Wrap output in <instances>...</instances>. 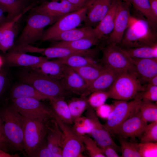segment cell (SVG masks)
Returning <instances> with one entry per match:
<instances>
[{
  "mask_svg": "<svg viewBox=\"0 0 157 157\" xmlns=\"http://www.w3.org/2000/svg\"><path fill=\"white\" fill-rule=\"evenodd\" d=\"M157 44L156 28L145 18L131 16L129 25L119 44L129 49Z\"/></svg>",
  "mask_w": 157,
  "mask_h": 157,
  "instance_id": "6da1fadb",
  "label": "cell"
},
{
  "mask_svg": "<svg viewBox=\"0 0 157 157\" xmlns=\"http://www.w3.org/2000/svg\"><path fill=\"white\" fill-rule=\"evenodd\" d=\"M0 111L3 131L8 144L15 151H24L23 117L11 105Z\"/></svg>",
  "mask_w": 157,
  "mask_h": 157,
  "instance_id": "7a4b0ae2",
  "label": "cell"
},
{
  "mask_svg": "<svg viewBox=\"0 0 157 157\" xmlns=\"http://www.w3.org/2000/svg\"><path fill=\"white\" fill-rule=\"evenodd\" d=\"M145 86L142 85L136 75L123 72L118 74L107 91L109 98L128 101L141 99Z\"/></svg>",
  "mask_w": 157,
  "mask_h": 157,
  "instance_id": "3957f363",
  "label": "cell"
},
{
  "mask_svg": "<svg viewBox=\"0 0 157 157\" xmlns=\"http://www.w3.org/2000/svg\"><path fill=\"white\" fill-rule=\"evenodd\" d=\"M28 17L26 25L19 37L15 46L29 45L41 40L44 28L60 18L34 11Z\"/></svg>",
  "mask_w": 157,
  "mask_h": 157,
  "instance_id": "277c9868",
  "label": "cell"
},
{
  "mask_svg": "<svg viewBox=\"0 0 157 157\" xmlns=\"http://www.w3.org/2000/svg\"><path fill=\"white\" fill-rule=\"evenodd\" d=\"M20 79L23 83L33 87L49 99L65 95L66 90L60 81L34 70L22 74Z\"/></svg>",
  "mask_w": 157,
  "mask_h": 157,
  "instance_id": "5b68a950",
  "label": "cell"
},
{
  "mask_svg": "<svg viewBox=\"0 0 157 157\" xmlns=\"http://www.w3.org/2000/svg\"><path fill=\"white\" fill-rule=\"evenodd\" d=\"M100 48L102 53L101 60L102 66L104 68L118 74L129 72L137 76L135 67L129 57L118 45L107 44L105 47Z\"/></svg>",
  "mask_w": 157,
  "mask_h": 157,
  "instance_id": "8992f818",
  "label": "cell"
},
{
  "mask_svg": "<svg viewBox=\"0 0 157 157\" xmlns=\"http://www.w3.org/2000/svg\"><path fill=\"white\" fill-rule=\"evenodd\" d=\"M141 99L137 98L128 101H113V110L104 124L111 135H116L121 125L138 110Z\"/></svg>",
  "mask_w": 157,
  "mask_h": 157,
  "instance_id": "52a82bcc",
  "label": "cell"
},
{
  "mask_svg": "<svg viewBox=\"0 0 157 157\" xmlns=\"http://www.w3.org/2000/svg\"><path fill=\"white\" fill-rule=\"evenodd\" d=\"M23 117L25 146L24 151L27 156L30 157L45 139L46 122L48 120L31 119Z\"/></svg>",
  "mask_w": 157,
  "mask_h": 157,
  "instance_id": "ba28073f",
  "label": "cell"
},
{
  "mask_svg": "<svg viewBox=\"0 0 157 157\" xmlns=\"http://www.w3.org/2000/svg\"><path fill=\"white\" fill-rule=\"evenodd\" d=\"M11 105L26 118L47 120L53 117L51 108L36 99L23 97L12 99Z\"/></svg>",
  "mask_w": 157,
  "mask_h": 157,
  "instance_id": "9c48e42d",
  "label": "cell"
},
{
  "mask_svg": "<svg viewBox=\"0 0 157 157\" xmlns=\"http://www.w3.org/2000/svg\"><path fill=\"white\" fill-rule=\"evenodd\" d=\"M53 117L62 132L60 146L62 157H81L85 148L82 136L78 135L70 125L64 123L54 115Z\"/></svg>",
  "mask_w": 157,
  "mask_h": 157,
  "instance_id": "30bf717a",
  "label": "cell"
},
{
  "mask_svg": "<svg viewBox=\"0 0 157 157\" xmlns=\"http://www.w3.org/2000/svg\"><path fill=\"white\" fill-rule=\"evenodd\" d=\"M86 11L85 6L61 17L50 27L44 30L41 40L50 41L62 32L76 28L85 20Z\"/></svg>",
  "mask_w": 157,
  "mask_h": 157,
  "instance_id": "8fae6325",
  "label": "cell"
},
{
  "mask_svg": "<svg viewBox=\"0 0 157 157\" xmlns=\"http://www.w3.org/2000/svg\"><path fill=\"white\" fill-rule=\"evenodd\" d=\"M129 7L124 1L118 0L114 28L106 39L107 44L118 45L120 43L131 17Z\"/></svg>",
  "mask_w": 157,
  "mask_h": 157,
  "instance_id": "7c38bea8",
  "label": "cell"
},
{
  "mask_svg": "<svg viewBox=\"0 0 157 157\" xmlns=\"http://www.w3.org/2000/svg\"><path fill=\"white\" fill-rule=\"evenodd\" d=\"M86 116L92 121L93 128L91 134L100 147L109 146L121 151L120 146L113 141L111 135L100 121L94 109L90 106L86 110Z\"/></svg>",
  "mask_w": 157,
  "mask_h": 157,
  "instance_id": "4fadbf2b",
  "label": "cell"
},
{
  "mask_svg": "<svg viewBox=\"0 0 157 157\" xmlns=\"http://www.w3.org/2000/svg\"><path fill=\"white\" fill-rule=\"evenodd\" d=\"M114 0H89L85 6L84 26L95 28L107 13Z\"/></svg>",
  "mask_w": 157,
  "mask_h": 157,
  "instance_id": "5bb4252c",
  "label": "cell"
},
{
  "mask_svg": "<svg viewBox=\"0 0 157 157\" xmlns=\"http://www.w3.org/2000/svg\"><path fill=\"white\" fill-rule=\"evenodd\" d=\"M147 125V122L142 118L138 109L121 125L116 135L126 139L140 138Z\"/></svg>",
  "mask_w": 157,
  "mask_h": 157,
  "instance_id": "9a60e30c",
  "label": "cell"
},
{
  "mask_svg": "<svg viewBox=\"0 0 157 157\" xmlns=\"http://www.w3.org/2000/svg\"><path fill=\"white\" fill-rule=\"evenodd\" d=\"M60 81L66 90L81 96H86L89 94L88 86L85 81L73 68L66 65Z\"/></svg>",
  "mask_w": 157,
  "mask_h": 157,
  "instance_id": "2e32d148",
  "label": "cell"
},
{
  "mask_svg": "<svg viewBox=\"0 0 157 157\" xmlns=\"http://www.w3.org/2000/svg\"><path fill=\"white\" fill-rule=\"evenodd\" d=\"M100 49V48H96L85 50H78L67 47L51 46L46 48H40L38 53L44 55L49 59L63 58L73 55H80L94 58L97 56Z\"/></svg>",
  "mask_w": 157,
  "mask_h": 157,
  "instance_id": "e0dca14e",
  "label": "cell"
},
{
  "mask_svg": "<svg viewBox=\"0 0 157 157\" xmlns=\"http://www.w3.org/2000/svg\"><path fill=\"white\" fill-rule=\"evenodd\" d=\"M60 1H44L34 8L33 10L48 15L60 18L64 15L77 10L66 0Z\"/></svg>",
  "mask_w": 157,
  "mask_h": 157,
  "instance_id": "ac0fdd59",
  "label": "cell"
},
{
  "mask_svg": "<svg viewBox=\"0 0 157 157\" xmlns=\"http://www.w3.org/2000/svg\"><path fill=\"white\" fill-rule=\"evenodd\" d=\"M49 59L46 57L37 56L12 49L4 57L5 62L11 66L30 67L31 68Z\"/></svg>",
  "mask_w": 157,
  "mask_h": 157,
  "instance_id": "d6986e66",
  "label": "cell"
},
{
  "mask_svg": "<svg viewBox=\"0 0 157 157\" xmlns=\"http://www.w3.org/2000/svg\"><path fill=\"white\" fill-rule=\"evenodd\" d=\"M129 57L135 67L138 77L142 84L147 83L151 78L157 75V58H138Z\"/></svg>",
  "mask_w": 157,
  "mask_h": 157,
  "instance_id": "ffe728a7",
  "label": "cell"
},
{
  "mask_svg": "<svg viewBox=\"0 0 157 157\" xmlns=\"http://www.w3.org/2000/svg\"><path fill=\"white\" fill-rule=\"evenodd\" d=\"M21 13L10 20H7L1 25V33L0 42V50L5 53L13 46L17 31V22L21 18Z\"/></svg>",
  "mask_w": 157,
  "mask_h": 157,
  "instance_id": "44dd1931",
  "label": "cell"
},
{
  "mask_svg": "<svg viewBox=\"0 0 157 157\" xmlns=\"http://www.w3.org/2000/svg\"><path fill=\"white\" fill-rule=\"evenodd\" d=\"M118 5V0H114L107 13L94 28L96 35L101 41L106 40L113 30Z\"/></svg>",
  "mask_w": 157,
  "mask_h": 157,
  "instance_id": "7402d4cb",
  "label": "cell"
},
{
  "mask_svg": "<svg viewBox=\"0 0 157 157\" xmlns=\"http://www.w3.org/2000/svg\"><path fill=\"white\" fill-rule=\"evenodd\" d=\"M46 126L45 140L47 147L53 152L62 156L60 146L62 132L58 124L53 118L47 121Z\"/></svg>",
  "mask_w": 157,
  "mask_h": 157,
  "instance_id": "603a6c76",
  "label": "cell"
},
{
  "mask_svg": "<svg viewBox=\"0 0 157 157\" xmlns=\"http://www.w3.org/2000/svg\"><path fill=\"white\" fill-rule=\"evenodd\" d=\"M65 65L57 59L44 61L32 68L42 74L60 81L62 79Z\"/></svg>",
  "mask_w": 157,
  "mask_h": 157,
  "instance_id": "cb8c5ba5",
  "label": "cell"
},
{
  "mask_svg": "<svg viewBox=\"0 0 157 157\" xmlns=\"http://www.w3.org/2000/svg\"><path fill=\"white\" fill-rule=\"evenodd\" d=\"M93 37H97L94 28L84 26L80 28H76L62 32L53 38L50 41L70 42Z\"/></svg>",
  "mask_w": 157,
  "mask_h": 157,
  "instance_id": "d4e9b609",
  "label": "cell"
},
{
  "mask_svg": "<svg viewBox=\"0 0 157 157\" xmlns=\"http://www.w3.org/2000/svg\"><path fill=\"white\" fill-rule=\"evenodd\" d=\"M49 100L53 114L64 123L70 125L73 124L74 121L65 96L52 98Z\"/></svg>",
  "mask_w": 157,
  "mask_h": 157,
  "instance_id": "484cf974",
  "label": "cell"
},
{
  "mask_svg": "<svg viewBox=\"0 0 157 157\" xmlns=\"http://www.w3.org/2000/svg\"><path fill=\"white\" fill-rule=\"evenodd\" d=\"M118 74L111 70L105 68L101 74L88 86L89 93L96 91H108Z\"/></svg>",
  "mask_w": 157,
  "mask_h": 157,
  "instance_id": "4316f807",
  "label": "cell"
},
{
  "mask_svg": "<svg viewBox=\"0 0 157 157\" xmlns=\"http://www.w3.org/2000/svg\"><path fill=\"white\" fill-rule=\"evenodd\" d=\"M12 99L20 98H31L40 100L48 99L32 85L24 83L18 84L13 87L10 93Z\"/></svg>",
  "mask_w": 157,
  "mask_h": 157,
  "instance_id": "83f0119b",
  "label": "cell"
},
{
  "mask_svg": "<svg viewBox=\"0 0 157 157\" xmlns=\"http://www.w3.org/2000/svg\"><path fill=\"white\" fill-rule=\"evenodd\" d=\"M101 41L96 37L83 38L70 41H56L51 47H63L78 50H85L98 45Z\"/></svg>",
  "mask_w": 157,
  "mask_h": 157,
  "instance_id": "f1b7e54d",
  "label": "cell"
},
{
  "mask_svg": "<svg viewBox=\"0 0 157 157\" xmlns=\"http://www.w3.org/2000/svg\"><path fill=\"white\" fill-rule=\"evenodd\" d=\"M57 60L62 64L72 68H79L87 65L103 67L99 64L94 58L80 55H73Z\"/></svg>",
  "mask_w": 157,
  "mask_h": 157,
  "instance_id": "f546056e",
  "label": "cell"
},
{
  "mask_svg": "<svg viewBox=\"0 0 157 157\" xmlns=\"http://www.w3.org/2000/svg\"><path fill=\"white\" fill-rule=\"evenodd\" d=\"M122 49L126 54L130 57L138 58H157V44L150 46Z\"/></svg>",
  "mask_w": 157,
  "mask_h": 157,
  "instance_id": "4dcf8cb0",
  "label": "cell"
},
{
  "mask_svg": "<svg viewBox=\"0 0 157 157\" xmlns=\"http://www.w3.org/2000/svg\"><path fill=\"white\" fill-rule=\"evenodd\" d=\"M26 0H0V6L8 13L7 20H10L23 13L26 5Z\"/></svg>",
  "mask_w": 157,
  "mask_h": 157,
  "instance_id": "1f68e13d",
  "label": "cell"
},
{
  "mask_svg": "<svg viewBox=\"0 0 157 157\" xmlns=\"http://www.w3.org/2000/svg\"><path fill=\"white\" fill-rule=\"evenodd\" d=\"M139 110L142 118L148 122H157V104L153 102L141 99Z\"/></svg>",
  "mask_w": 157,
  "mask_h": 157,
  "instance_id": "d6a6232c",
  "label": "cell"
},
{
  "mask_svg": "<svg viewBox=\"0 0 157 157\" xmlns=\"http://www.w3.org/2000/svg\"><path fill=\"white\" fill-rule=\"evenodd\" d=\"M131 4L154 27L156 28L157 17L154 14L149 0H131Z\"/></svg>",
  "mask_w": 157,
  "mask_h": 157,
  "instance_id": "836d02e7",
  "label": "cell"
},
{
  "mask_svg": "<svg viewBox=\"0 0 157 157\" xmlns=\"http://www.w3.org/2000/svg\"><path fill=\"white\" fill-rule=\"evenodd\" d=\"M73 69L83 79L88 87L104 70L105 68L103 66L99 67L87 65Z\"/></svg>",
  "mask_w": 157,
  "mask_h": 157,
  "instance_id": "e575fe53",
  "label": "cell"
},
{
  "mask_svg": "<svg viewBox=\"0 0 157 157\" xmlns=\"http://www.w3.org/2000/svg\"><path fill=\"white\" fill-rule=\"evenodd\" d=\"M67 103L73 121L81 116L90 106L88 98L85 96L72 98Z\"/></svg>",
  "mask_w": 157,
  "mask_h": 157,
  "instance_id": "d590c367",
  "label": "cell"
},
{
  "mask_svg": "<svg viewBox=\"0 0 157 157\" xmlns=\"http://www.w3.org/2000/svg\"><path fill=\"white\" fill-rule=\"evenodd\" d=\"M119 141L122 157H140L138 151V143L129 141L119 137Z\"/></svg>",
  "mask_w": 157,
  "mask_h": 157,
  "instance_id": "8d00e7d4",
  "label": "cell"
},
{
  "mask_svg": "<svg viewBox=\"0 0 157 157\" xmlns=\"http://www.w3.org/2000/svg\"><path fill=\"white\" fill-rule=\"evenodd\" d=\"M82 139L85 149L90 157H106L94 140L85 135L82 136Z\"/></svg>",
  "mask_w": 157,
  "mask_h": 157,
  "instance_id": "74e56055",
  "label": "cell"
},
{
  "mask_svg": "<svg viewBox=\"0 0 157 157\" xmlns=\"http://www.w3.org/2000/svg\"><path fill=\"white\" fill-rule=\"evenodd\" d=\"M109 98L107 91H96L91 93L88 98V101L89 105L96 109L104 104Z\"/></svg>",
  "mask_w": 157,
  "mask_h": 157,
  "instance_id": "f35d334b",
  "label": "cell"
},
{
  "mask_svg": "<svg viewBox=\"0 0 157 157\" xmlns=\"http://www.w3.org/2000/svg\"><path fill=\"white\" fill-rule=\"evenodd\" d=\"M140 138V142H157V122L147 124Z\"/></svg>",
  "mask_w": 157,
  "mask_h": 157,
  "instance_id": "ab89813d",
  "label": "cell"
},
{
  "mask_svg": "<svg viewBox=\"0 0 157 157\" xmlns=\"http://www.w3.org/2000/svg\"><path fill=\"white\" fill-rule=\"evenodd\" d=\"M138 151L140 157L157 156V142H140Z\"/></svg>",
  "mask_w": 157,
  "mask_h": 157,
  "instance_id": "60d3db41",
  "label": "cell"
},
{
  "mask_svg": "<svg viewBox=\"0 0 157 157\" xmlns=\"http://www.w3.org/2000/svg\"><path fill=\"white\" fill-rule=\"evenodd\" d=\"M30 157H62L61 155L51 151L47 146L45 139Z\"/></svg>",
  "mask_w": 157,
  "mask_h": 157,
  "instance_id": "b9f144b4",
  "label": "cell"
},
{
  "mask_svg": "<svg viewBox=\"0 0 157 157\" xmlns=\"http://www.w3.org/2000/svg\"><path fill=\"white\" fill-rule=\"evenodd\" d=\"M141 99L152 102L157 101V86L147 85L142 93Z\"/></svg>",
  "mask_w": 157,
  "mask_h": 157,
  "instance_id": "7bdbcfd3",
  "label": "cell"
},
{
  "mask_svg": "<svg viewBox=\"0 0 157 157\" xmlns=\"http://www.w3.org/2000/svg\"><path fill=\"white\" fill-rule=\"evenodd\" d=\"M85 117L81 116L75 119L74 120L73 126H72L75 132L81 136L86 134L84 124Z\"/></svg>",
  "mask_w": 157,
  "mask_h": 157,
  "instance_id": "ee69618b",
  "label": "cell"
},
{
  "mask_svg": "<svg viewBox=\"0 0 157 157\" xmlns=\"http://www.w3.org/2000/svg\"><path fill=\"white\" fill-rule=\"evenodd\" d=\"M113 104H108L105 103L96 108V114L98 117L104 119H106L112 111Z\"/></svg>",
  "mask_w": 157,
  "mask_h": 157,
  "instance_id": "f6af8a7d",
  "label": "cell"
},
{
  "mask_svg": "<svg viewBox=\"0 0 157 157\" xmlns=\"http://www.w3.org/2000/svg\"><path fill=\"white\" fill-rule=\"evenodd\" d=\"M7 81L6 71L3 69H1L0 70V97L6 89Z\"/></svg>",
  "mask_w": 157,
  "mask_h": 157,
  "instance_id": "bcb514c9",
  "label": "cell"
},
{
  "mask_svg": "<svg viewBox=\"0 0 157 157\" xmlns=\"http://www.w3.org/2000/svg\"><path fill=\"white\" fill-rule=\"evenodd\" d=\"M105 157H120L117 151L113 148L109 147H100Z\"/></svg>",
  "mask_w": 157,
  "mask_h": 157,
  "instance_id": "7dc6e473",
  "label": "cell"
},
{
  "mask_svg": "<svg viewBox=\"0 0 157 157\" xmlns=\"http://www.w3.org/2000/svg\"><path fill=\"white\" fill-rule=\"evenodd\" d=\"M77 10L86 6L89 0H66Z\"/></svg>",
  "mask_w": 157,
  "mask_h": 157,
  "instance_id": "c3c4849f",
  "label": "cell"
},
{
  "mask_svg": "<svg viewBox=\"0 0 157 157\" xmlns=\"http://www.w3.org/2000/svg\"><path fill=\"white\" fill-rule=\"evenodd\" d=\"M0 142L3 143L7 147L8 145V143L4 134L2 119L0 111Z\"/></svg>",
  "mask_w": 157,
  "mask_h": 157,
  "instance_id": "681fc988",
  "label": "cell"
},
{
  "mask_svg": "<svg viewBox=\"0 0 157 157\" xmlns=\"http://www.w3.org/2000/svg\"><path fill=\"white\" fill-rule=\"evenodd\" d=\"M8 15L6 10L2 7L0 6V26L6 21H7Z\"/></svg>",
  "mask_w": 157,
  "mask_h": 157,
  "instance_id": "f907efd6",
  "label": "cell"
},
{
  "mask_svg": "<svg viewBox=\"0 0 157 157\" xmlns=\"http://www.w3.org/2000/svg\"><path fill=\"white\" fill-rule=\"evenodd\" d=\"M152 11L157 17V0H149Z\"/></svg>",
  "mask_w": 157,
  "mask_h": 157,
  "instance_id": "816d5d0a",
  "label": "cell"
},
{
  "mask_svg": "<svg viewBox=\"0 0 157 157\" xmlns=\"http://www.w3.org/2000/svg\"><path fill=\"white\" fill-rule=\"evenodd\" d=\"M18 154H11L8 153L3 150L0 149V157H19Z\"/></svg>",
  "mask_w": 157,
  "mask_h": 157,
  "instance_id": "f5cc1de1",
  "label": "cell"
},
{
  "mask_svg": "<svg viewBox=\"0 0 157 157\" xmlns=\"http://www.w3.org/2000/svg\"><path fill=\"white\" fill-rule=\"evenodd\" d=\"M147 83V85L157 86V75L151 78Z\"/></svg>",
  "mask_w": 157,
  "mask_h": 157,
  "instance_id": "db71d44e",
  "label": "cell"
},
{
  "mask_svg": "<svg viewBox=\"0 0 157 157\" xmlns=\"http://www.w3.org/2000/svg\"><path fill=\"white\" fill-rule=\"evenodd\" d=\"M7 147L6 145L0 142V149L6 151L7 150Z\"/></svg>",
  "mask_w": 157,
  "mask_h": 157,
  "instance_id": "11a10c76",
  "label": "cell"
},
{
  "mask_svg": "<svg viewBox=\"0 0 157 157\" xmlns=\"http://www.w3.org/2000/svg\"><path fill=\"white\" fill-rule=\"evenodd\" d=\"M3 60L1 56L0 55V70L1 69V68L3 64Z\"/></svg>",
  "mask_w": 157,
  "mask_h": 157,
  "instance_id": "9f6ffc18",
  "label": "cell"
},
{
  "mask_svg": "<svg viewBox=\"0 0 157 157\" xmlns=\"http://www.w3.org/2000/svg\"><path fill=\"white\" fill-rule=\"evenodd\" d=\"M124 2L130 6L131 4V0H123Z\"/></svg>",
  "mask_w": 157,
  "mask_h": 157,
  "instance_id": "6f0895ef",
  "label": "cell"
},
{
  "mask_svg": "<svg viewBox=\"0 0 157 157\" xmlns=\"http://www.w3.org/2000/svg\"><path fill=\"white\" fill-rule=\"evenodd\" d=\"M1 28L0 26V42L1 39Z\"/></svg>",
  "mask_w": 157,
  "mask_h": 157,
  "instance_id": "680465c9",
  "label": "cell"
},
{
  "mask_svg": "<svg viewBox=\"0 0 157 157\" xmlns=\"http://www.w3.org/2000/svg\"><path fill=\"white\" fill-rule=\"evenodd\" d=\"M60 0H51L52 1H58Z\"/></svg>",
  "mask_w": 157,
  "mask_h": 157,
  "instance_id": "91938a15",
  "label": "cell"
}]
</instances>
